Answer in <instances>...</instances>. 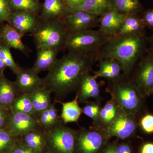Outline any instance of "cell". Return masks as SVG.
Wrapping results in <instances>:
<instances>
[{"instance_id": "37", "label": "cell", "mask_w": 153, "mask_h": 153, "mask_svg": "<svg viewBox=\"0 0 153 153\" xmlns=\"http://www.w3.org/2000/svg\"><path fill=\"white\" fill-rule=\"evenodd\" d=\"M146 28L153 30V9L145 11L141 16Z\"/></svg>"}, {"instance_id": "31", "label": "cell", "mask_w": 153, "mask_h": 153, "mask_svg": "<svg viewBox=\"0 0 153 153\" xmlns=\"http://www.w3.org/2000/svg\"><path fill=\"white\" fill-rule=\"evenodd\" d=\"M85 106L82 108V113L92 120L94 126H95L98 123L100 114L102 107L99 100L95 102H87Z\"/></svg>"}, {"instance_id": "45", "label": "cell", "mask_w": 153, "mask_h": 153, "mask_svg": "<svg viewBox=\"0 0 153 153\" xmlns=\"http://www.w3.org/2000/svg\"><path fill=\"white\" fill-rule=\"evenodd\" d=\"M153 94V83L152 85V87L151 88L149 92V96Z\"/></svg>"}, {"instance_id": "32", "label": "cell", "mask_w": 153, "mask_h": 153, "mask_svg": "<svg viewBox=\"0 0 153 153\" xmlns=\"http://www.w3.org/2000/svg\"><path fill=\"white\" fill-rule=\"evenodd\" d=\"M0 57L6 66L10 68L15 74L19 72L21 67L15 62L11 54L10 47L4 43L0 45Z\"/></svg>"}, {"instance_id": "47", "label": "cell", "mask_w": 153, "mask_h": 153, "mask_svg": "<svg viewBox=\"0 0 153 153\" xmlns=\"http://www.w3.org/2000/svg\"><path fill=\"white\" fill-rule=\"evenodd\" d=\"M134 1H138V0H134Z\"/></svg>"}, {"instance_id": "34", "label": "cell", "mask_w": 153, "mask_h": 153, "mask_svg": "<svg viewBox=\"0 0 153 153\" xmlns=\"http://www.w3.org/2000/svg\"><path fill=\"white\" fill-rule=\"evenodd\" d=\"M12 13L9 0H0V23L8 22Z\"/></svg>"}, {"instance_id": "3", "label": "cell", "mask_w": 153, "mask_h": 153, "mask_svg": "<svg viewBox=\"0 0 153 153\" xmlns=\"http://www.w3.org/2000/svg\"><path fill=\"white\" fill-rule=\"evenodd\" d=\"M108 89L111 98L126 112L136 115L142 109L144 97L129 76L122 74L118 79L109 81Z\"/></svg>"}, {"instance_id": "5", "label": "cell", "mask_w": 153, "mask_h": 153, "mask_svg": "<svg viewBox=\"0 0 153 153\" xmlns=\"http://www.w3.org/2000/svg\"><path fill=\"white\" fill-rule=\"evenodd\" d=\"M109 38L98 30L88 29L68 32L64 49L68 52L81 55L97 54Z\"/></svg>"}, {"instance_id": "38", "label": "cell", "mask_w": 153, "mask_h": 153, "mask_svg": "<svg viewBox=\"0 0 153 153\" xmlns=\"http://www.w3.org/2000/svg\"><path fill=\"white\" fill-rule=\"evenodd\" d=\"M11 153H39L31 149L22 143L20 137L15 144Z\"/></svg>"}, {"instance_id": "1", "label": "cell", "mask_w": 153, "mask_h": 153, "mask_svg": "<svg viewBox=\"0 0 153 153\" xmlns=\"http://www.w3.org/2000/svg\"><path fill=\"white\" fill-rule=\"evenodd\" d=\"M97 61V54L81 55L68 52L57 59L42 78L43 85L60 100L73 92H77L81 81L92 70Z\"/></svg>"}, {"instance_id": "44", "label": "cell", "mask_w": 153, "mask_h": 153, "mask_svg": "<svg viewBox=\"0 0 153 153\" xmlns=\"http://www.w3.org/2000/svg\"><path fill=\"white\" fill-rule=\"evenodd\" d=\"M149 43L150 45L149 49L153 51V34L149 38Z\"/></svg>"}, {"instance_id": "18", "label": "cell", "mask_w": 153, "mask_h": 153, "mask_svg": "<svg viewBox=\"0 0 153 153\" xmlns=\"http://www.w3.org/2000/svg\"><path fill=\"white\" fill-rule=\"evenodd\" d=\"M67 10L64 0H44L39 19L41 21L61 19L67 14Z\"/></svg>"}, {"instance_id": "8", "label": "cell", "mask_w": 153, "mask_h": 153, "mask_svg": "<svg viewBox=\"0 0 153 153\" xmlns=\"http://www.w3.org/2000/svg\"><path fill=\"white\" fill-rule=\"evenodd\" d=\"M137 126L136 115L126 112L120 108L114 120L102 130L108 139L114 137L124 140L133 136L137 131Z\"/></svg>"}, {"instance_id": "41", "label": "cell", "mask_w": 153, "mask_h": 153, "mask_svg": "<svg viewBox=\"0 0 153 153\" xmlns=\"http://www.w3.org/2000/svg\"><path fill=\"white\" fill-rule=\"evenodd\" d=\"M140 153H153V143L149 142L143 144L141 147Z\"/></svg>"}, {"instance_id": "14", "label": "cell", "mask_w": 153, "mask_h": 153, "mask_svg": "<svg viewBox=\"0 0 153 153\" xmlns=\"http://www.w3.org/2000/svg\"><path fill=\"white\" fill-rule=\"evenodd\" d=\"M126 16L112 9L108 10L99 18L98 30L108 37L116 36Z\"/></svg>"}, {"instance_id": "25", "label": "cell", "mask_w": 153, "mask_h": 153, "mask_svg": "<svg viewBox=\"0 0 153 153\" xmlns=\"http://www.w3.org/2000/svg\"><path fill=\"white\" fill-rule=\"evenodd\" d=\"M120 107L113 99L108 100L102 107L98 123L94 127L104 129L111 124L117 116Z\"/></svg>"}, {"instance_id": "9", "label": "cell", "mask_w": 153, "mask_h": 153, "mask_svg": "<svg viewBox=\"0 0 153 153\" xmlns=\"http://www.w3.org/2000/svg\"><path fill=\"white\" fill-rule=\"evenodd\" d=\"M133 81L142 95L149 96L153 83V51L148 48L138 63Z\"/></svg>"}, {"instance_id": "11", "label": "cell", "mask_w": 153, "mask_h": 153, "mask_svg": "<svg viewBox=\"0 0 153 153\" xmlns=\"http://www.w3.org/2000/svg\"><path fill=\"white\" fill-rule=\"evenodd\" d=\"M39 127L36 119L20 112H13L7 129L15 137L24 135Z\"/></svg>"}, {"instance_id": "36", "label": "cell", "mask_w": 153, "mask_h": 153, "mask_svg": "<svg viewBox=\"0 0 153 153\" xmlns=\"http://www.w3.org/2000/svg\"><path fill=\"white\" fill-rule=\"evenodd\" d=\"M48 109L49 114V128H50L62 120L59 116L58 111L54 103H52Z\"/></svg>"}, {"instance_id": "35", "label": "cell", "mask_w": 153, "mask_h": 153, "mask_svg": "<svg viewBox=\"0 0 153 153\" xmlns=\"http://www.w3.org/2000/svg\"><path fill=\"white\" fill-rule=\"evenodd\" d=\"M12 114L10 108L0 106V128H7Z\"/></svg>"}, {"instance_id": "4", "label": "cell", "mask_w": 153, "mask_h": 153, "mask_svg": "<svg viewBox=\"0 0 153 153\" xmlns=\"http://www.w3.org/2000/svg\"><path fill=\"white\" fill-rule=\"evenodd\" d=\"M68 32L61 19L41 21L32 33L37 49L55 48L64 49Z\"/></svg>"}, {"instance_id": "30", "label": "cell", "mask_w": 153, "mask_h": 153, "mask_svg": "<svg viewBox=\"0 0 153 153\" xmlns=\"http://www.w3.org/2000/svg\"><path fill=\"white\" fill-rule=\"evenodd\" d=\"M19 137L12 135L7 129L0 128V153H11Z\"/></svg>"}, {"instance_id": "27", "label": "cell", "mask_w": 153, "mask_h": 153, "mask_svg": "<svg viewBox=\"0 0 153 153\" xmlns=\"http://www.w3.org/2000/svg\"><path fill=\"white\" fill-rule=\"evenodd\" d=\"M111 9L125 15H139L142 6L139 0H108Z\"/></svg>"}, {"instance_id": "23", "label": "cell", "mask_w": 153, "mask_h": 153, "mask_svg": "<svg viewBox=\"0 0 153 153\" xmlns=\"http://www.w3.org/2000/svg\"><path fill=\"white\" fill-rule=\"evenodd\" d=\"M55 102L62 105V111L60 117L64 123L78 122L82 113V108L79 105L78 93H76L75 98L72 101L63 102L60 100H55Z\"/></svg>"}, {"instance_id": "21", "label": "cell", "mask_w": 153, "mask_h": 153, "mask_svg": "<svg viewBox=\"0 0 153 153\" xmlns=\"http://www.w3.org/2000/svg\"><path fill=\"white\" fill-rule=\"evenodd\" d=\"M20 94L15 82L7 79L4 74L0 76V106L11 109L12 103Z\"/></svg>"}, {"instance_id": "24", "label": "cell", "mask_w": 153, "mask_h": 153, "mask_svg": "<svg viewBox=\"0 0 153 153\" xmlns=\"http://www.w3.org/2000/svg\"><path fill=\"white\" fill-rule=\"evenodd\" d=\"M51 94L44 85L29 94L37 116L41 111L48 109L52 104Z\"/></svg>"}, {"instance_id": "33", "label": "cell", "mask_w": 153, "mask_h": 153, "mask_svg": "<svg viewBox=\"0 0 153 153\" xmlns=\"http://www.w3.org/2000/svg\"><path fill=\"white\" fill-rule=\"evenodd\" d=\"M140 126L146 133L153 134V114H146L143 116L140 120Z\"/></svg>"}, {"instance_id": "12", "label": "cell", "mask_w": 153, "mask_h": 153, "mask_svg": "<svg viewBox=\"0 0 153 153\" xmlns=\"http://www.w3.org/2000/svg\"><path fill=\"white\" fill-rule=\"evenodd\" d=\"M32 68H21L15 82L21 94H29L43 86V80Z\"/></svg>"}, {"instance_id": "43", "label": "cell", "mask_w": 153, "mask_h": 153, "mask_svg": "<svg viewBox=\"0 0 153 153\" xmlns=\"http://www.w3.org/2000/svg\"><path fill=\"white\" fill-rule=\"evenodd\" d=\"M6 64L0 57V76L4 74V71L6 67Z\"/></svg>"}, {"instance_id": "17", "label": "cell", "mask_w": 153, "mask_h": 153, "mask_svg": "<svg viewBox=\"0 0 153 153\" xmlns=\"http://www.w3.org/2000/svg\"><path fill=\"white\" fill-rule=\"evenodd\" d=\"M20 140L26 146L37 152L47 153L46 130L41 127L20 137Z\"/></svg>"}, {"instance_id": "42", "label": "cell", "mask_w": 153, "mask_h": 153, "mask_svg": "<svg viewBox=\"0 0 153 153\" xmlns=\"http://www.w3.org/2000/svg\"><path fill=\"white\" fill-rule=\"evenodd\" d=\"M117 142L109 145L103 151L102 153H117Z\"/></svg>"}, {"instance_id": "10", "label": "cell", "mask_w": 153, "mask_h": 153, "mask_svg": "<svg viewBox=\"0 0 153 153\" xmlns=\"http://www.w3.org/2000/svg\"><path fill=\"white\" fill-rule=\"evenodd\" d=\"M98 17L86 12L78 11L68 13L61 19L68 33L91 29L98 25Z\"/></svg>"}, {"instance_id": "40", "label": "cell", "mask_w": 153, "mask_h": 153, "mask_svg": "<svg viewBox=\"0 0 153 153\" xmlns=\"http://www.w3.org/2000/svg\"><path fill=\"white\" fill-rule=\"evenodd\" d=\"M117 153H132L131 149L129 145L126 143H123L118 145Z\"/></svg>"}, {"instance_id": "13", "label": "cell", "mask_w": 153, "mask_h": 153, "mask_svg": "<svg viewBox=\"0 0 153 153\" xmlns=\"http://www.w3.org/2000/svg\"><path fill=\"white\" fill-rule=\"evenodd\" d=\"M39 22L37 15L23 11L14 12L11 14L9 24L22 36L26 33H32L36 30Z\"/></svg>"}, {"instance_id": "6", "label": "cell", "mask_w": 153, "mask_h": 153, "mask_svg": "<svg viewBox=\"0 0 153 153\" xmlns=\"http://www.w3.org/2000/svg\"><path fill=\"white\" fill-rule=\"evenodd\" d=\"M65 124L61 120L46 129L47 153H76L77 130Z\"/></svg>"}, {"instance_id": "7", "label": "cell", "mask_w": 153, "mask_h": 153, "mask_svg": "<svg viewBox=\"0 0 153 153\" xmlns=\"http://www.w3.org/2000/svg\"><path fill=\"white\" fill-rule=\"evenodd\" d=\"M108 140L101 129L82 128L77 130L76 153H100Z\"/></svg>"}, {"instance_id": "26", "label": "cell", "mask_w": 153, "mask_h": 153, "mask_svg": "<svg viewBox=\"0 0 153 153\" xmlns=\"http://www.w3.org/2000/svg\"><path fill=\"white\" fill-rule=\"evenodd\" d=\"M110 9L111 6L108 0H85L81 5L69 11L68 13L81 11L99 17Z\"/></svg>"}, {"instance_id": "39", "label": "cell", "mask_w": 153, "mask_h": 153, "mask_svg": "<svg viewBox=\"0 0 153 153\" xmlns=\"http://www.w3.org/2000/svg\"><path fill=\"white\" fill-rule=\"evenodd\" d=\"M64 1L68 8L67 14L69 11L74 10L81 5L85 0H64Z\"/></svg>"}, {"instance_id": "46", "label": "cell", "mask_w": 153, "mask_h": 153, "mask_svg": "<svg viewBox=\"0 0 153 153\" xmlns=\"http://www.w3.org/2000/svg\"><path fill=\"white\" fill-rule=\"evenodd\" d=\"M4 44V41H3L1 33H0V45Z\"/></svg>"}, {"instance_id": "29", "label": "cell", "mask_w": 153, "mask_h": 153, "mask_svg": "<svg viewBox=\"0 0 153 153\" xmlns=\"http://www.w3.org/2000/svg\"><path fill=\"white\" fill-rule=\"evenodd\" d=\"M12 12L23 11L37 15L41 9L39 0H9Z\"/></svg>"}, {"instance_id": "20", "label": "cell", "mask_w": 153, "mask_h": 153, "mask_svg": "<svg viewBox=\"0 0 153 153\" xmlns=\"http://www.w3.org/2000/svg\"><path fill=\"white\" fill-rule=\"evenodd\" d=\"M0 33L4 43L10 48L17 49L27 55L30 52L28 47L22 41L23 37L10 24L4 25L1 28Z\"/></svg>"}, {"instance_id": "22", "label": "cell", "mask_w": 153, "mask_h": 153, "mask_svg": "<svg viewBox=\"0 0 153 153\" xmlns=\"http://www.w3.org/2000/svg\"><path fill=\"white\" fill-rule=\"evenodd\" d=\"M146 26L139 15H126L120 29L116 36H122L146 32Z\"/></svg>"}, {"instance_id": "16", "label": "cell", "mask_w": 153, "mask_h": 153, "mask_svg": "<svg viewBox=\"0 0 153 153\" xmlns=\"http://www.w3.org/2000/svg\"><path fill=\"white\" fill-rule=\"evenodd\" d=\"M98 69L94 72L96 78H105L108 81L118 79L122 75V67L120 63L112 58L100 59L98 60Z\"/></svg>"}, {"instance_id": "19", "label": "cell", "mask_w": 153, "mask_h": 153, "mask_svg": "<svg viewBox=\"0 0 153 153\" xmlns=\"http://www.w3.org/2000/svg\"><path fill=\"white\" fill-rule=\"evenodd\" d=\"M60 50L55 48H44L37 49V56L32 68L36 73L48 70L57 61Z\"/></svg>"}, {"instance_id": "2", "label": "cell", "mask_w": 153, "mask_h": 153, "mask_svg": "<svg viewBox=\"0 0 153 153\" xmlns=\"http://www.w3.org/2000/svg\"><path fill=\"white\" fill-rule=\"evenodd\" d=\"M149 38L146 32L109 37L97 53V61L112 58L120 63L123 74L129 76L134 68L148 50Z\"/></svg>"}, {"instance_id": "15", "label": "cell", "mask_w": 153, "mask_h": 153, "mask_svg": "<svg viewBox=\"0 0 153 153\" xmlns=\"http://www.w3.org/2000/svg\"><path fill=\"white\" fill-rule=\"evenodd\" d=\"M76 93H78V102L86 103L91 98L100 100V86L97 78L90 73L83 78Z\"/></svg>"}, {"instance_id": "28", "label": "cell", "mask_w": 153, "mask_h": 153, "mask_svg": "<svg viewBox=\"0 0 153 153\" xmlns=\"http://www.w3.org/2000/svg\"><path fill=\"white\" fill-rule=\"evenodd\" d=\"M13 112H20L30 115L36 119L37 114L29 94H21L15 99L11 105Z\"/></svg>"}]
</instances>
